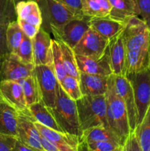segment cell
<instances>
[{"label": "cell", "mask_w": 150, "mask_h": 151, "mask_svg": "<svg viewBox=\"0 0 150 151\" xmlns=\"http://www.w3.org/2000/svg\"><path fill=\"white\" fill-rule=\"evenodd\" d=\"M149 69H150V41H149Z\"/></svg>", "instance_id": "ee69618b"}, {"label": "cell", "mask_w": 150, "mask_h": 151, "mask_svg": "<svg viewBox=\"0 0 150 151\" xmlns=\"http://www.w3.org/2000/svg\"><path fill=\"white\" fill-rule=\"evenodd\" d=\"M18 82L23 88L25 100L28 108L31 105L42 100L41 91L35 74L20 80Z\"/></svg>", "instance_id": "d4e9b609"}, {"label": "cell", "mask_w": 150, "mask_h": 151, "mask_svg": "<svg viewBox=\"0 0 150 151\" xmlns=\"http://www.w3.org/2000/svg\"><path fill=\"white\" fill-rule=\"evenodd\" d=\"M121 36L126 51L149 49L150 29L138 16H131L125 22Z\"/></svg>", "instance_id": "8992f818"}, {"label": "cell", "mask_w": 150, "mask_h": 151, "mask_svg": "<svg viewBox=\"0 0 150 151\" xmlns=\"http://www.w3.org/2000/svg\"><path fill=\"white\" fill-rule=\"evenodd\" d=\"M16 147L17 151H41L38 150V149L33 148V147L26 145L24 143H22L18 138L16 139Z\"/></svg>", "instance_id": "60d3db41"}, {"label": "cell", "mask_w": 150, "mask_h": 151, "mask_svg": "<svg viewBox=\"0 0 150 151\" xmlns=\"http://www.w3.org/2000/svg\"><path fill=\"white\" fill-rule=\"evenodd\" d=\"M57 41V40H56ZM60 46V51L63 58V66L67 75H71L74 78H76L79 81V71L78 69L77 63H76V55L74 50L71 48L69 45L63 43V41H57Z\"/></svg>", "instance_id": "484cf974"}, {"label": "cell", "mask_w": 150, "mask_h": 151, "mask_svg": "<svg viewBox=\"0 0 150 151\" xmlns=\"http://www.w3.org/2000/svg\"><path fill=\"white\" fill-rule=\"evenodd\" d=\"M60 84L66 94L75 101L82 97L79 87V81L76 78L67 75L60 81Z\"/></svg>", "instance_id": "f546056e"}, {"label": "cell", "mask_w": 150, "mask_h": 151, "mask_svg": "<svg viewBox=\"0 0 150 151\" xmlns=\"http://www.w3.org/2000/svg\"><path fill=\"white\" fill-rule=\"evenodd\" d=\"M52 46V66L58 82L60 83L67 75L62 58L61 51L58 42L55 39L51 40Z\"/></svg>", "instance_id": "f1b7e54d"}, {"label": "cell", "mask_w": 150, "mask_h": 151, "mask_svg": "<svg viewBox=\"0 0 150 151\" xmlns=\"http://www.w3.org/2000/svg\"><path fill=\"white\" fill-rule=\"evenodd\" d=\"M82 12L88 17L108 16L110 10L109 0H81Z\"/></svg>", "instance_id": "cb8c5ba5"}, {"label": "cell", "mask_w": 150, "mask_h": 151, "mask_svg": "<svg viewBox=\"0 0 150 151\" xmlns=\"http://www.w3.org/2000/svg\"><path fill=\"white\" fill-rule=\"evenodd\" d=\"M16 137L0 133V151H17L16 147Z\"/></svg>", "instance_id": "d590c367"}, {"label": "cell", "mask_w": 150, "mask_h": 151, "mask_svg": "<svg viewBox=\"0 0 150 151\" xmlns=\"http://www.w3.org/2000/svg\"><path fill=\"white\" fill-rule=\"evenodd\" d=\"M82 146L85 147V150L88 151H115L121 148L123 145L116 142L101 141L88 143L79 147Z\"/></svg>", "instance_id": "d6a6232c"}, {"label": "cell", "mask_w": 150, "mask_h": 151, "mask_svg": "<svg viewBox=\"0 0 150 151\" xmlns=\"http://www.w3.org/2000/svg\"><path fill=\"white\" fill-rule=\"evenodd\" d=\"M0 96L18 111L30 113L26 106L23 88L17 81L9 80L0 81Z\"/></svg>", "instance_id": "5bb4252c"}, {"label": "cell", "mask_w": 150, "mask_h": 151, "mask_svg": "<svg viewBox=\"0 0 150 151\" xmlns=\"http://www.w3.org/2000/svg\"><path fill=\"white\" fill-rule=\"evenodd\" d=\"M60 2L63 3L68 7L73 10L80 14H83L82 12V5H81V0H57Z\"/></svg>", "instance_id": "f35d334b"}, {"label": "cell", "mask_w": 150, "mask_h": 151, "mask_svg": "<svg viewBox=\"0 0 150 151\" xmlns=\"http://www.w3.org/2000/svg\"><path fill=\"white\" fill-rule=\"evenodd\" d=\"M6 36L9 52L16 54L24 36V33L19 26L17 20L10 22L7 25Z\"/></svg>", "instance_id": "4316f807"}, {"label": "cell", "mask_w": 150, "mask_h": 151, "mask_svg": "<svg viewBox=\"0 0 150 151\" xmlns=\"http://www.w3.org/2000/svg\"><path fill=\"white\" fill-rule=\"evenodd\" d=\"M101 141L116 142L123 145L120 139L110 129L103 125L92 127L84 130L79 137V146Z\"/></svg>", "instance_id": "44dd1931"}, {"label": "cell", "mask_w": 150, "mask_h": 151, "mask_svg": "<svg viewBox=\"0 0 150 151\" xmlns=\"http://www.w3.org/2000/svg\"><path fill=\"white\" fill-rule=\"evenodd\" d=\"M110 5L108 16L117 22L125 23L131 16H139L136 0H109Z\"/></svg>", "instance_id": "d6986e66"}, {"label": "cell", "mask_w": 150, "mask_h": 151, "mask_svg": "<svg viewBox=\"0 0 150 151\" xmlns=\"http://www.w3.org/2000/svg\"><path fill=\"white\" fill-rule=\"evenodd\" d=\"M16 20V5L10 0H0V25H8Z\"/></svg>", "instance_id": "4dcf8cb0"}, {"label": "cell", "mask_w": 150, "mask_h": 151, "mask_svg": "<svg viewBox=\"0 0 150 151\" xmlns=\"http://www.w3.org/2000/svg\"><path fill=\"white\" fill-rule=\"evenodd\" d=\"M18 116L19 111L0 96V133L17 138Z\"/></svg>", "instance_id": "ac0fdd59"}, {"label": "cell", "mask_w": 150, "mask_h": 151, "mask_svg": "<svg viewBox=\"0 0 150 151\" xmlns=\"http://www.w3.org/2000/svg\"><path fill=\"white\" fill-rule=\"evenodd\" d=\"M108 44V40L90 27L73 50L75 55L99 58L106 52Z\"/></svg>", "instance_id": "9c48e42d"}, {"label": "cell", "mask_w": 150, "mask_h": 151, "mask_svg": "<svg viewBox=\"0 0 150 151\" xmlns=\"http://www.w3.org/2000/svg\"><path fill=\"white\" fill-rule=\"evenodd\" d=\"M3 60H4V57L0 56V81H1V65H2Z\"/></svg>", "instance_id": "b9f144b4"}, {"label": "cell", "mask_w": 150, "mask_h": 151, "mask_svg": "<svg viewBox=\"0 0 150 151\" xmlns=\"http://www.w3.org/2000/svg\"><path fill=\"white\" fill-rule=\"evenodd\" d=\"M49 110L63 132L79 138L81 137L82 131L79 124L76 101L66 94L60 83L57 86L55 104Z\"/></svg>", "instance_id": "7a4b0ae2"}, {"label": "cell", "mask_w": 150, "mask_h": 151, "mask_svg": "<svg viewBox=\"0 0 150 151\" xmlns=\"http://www.w3.org/2000/svg\"><path fill=\"white\" fill-rule=\"evenodd\" d=\"M41 143L42 145V147L45 151H61L59 148H57L54 144L44 138V137L41 135Z\"/></svg>", "instance_id": "ab89813d"}, {"label": "cell", "mask_w": 150, "mask_h": 151, "mask_svg": "<svg viewBox=\"0 0 150 151\" xmlns=\"http://www.w3.org/2000/svg\"><path fill=\"white\" fill-rule=\"evenodd\" d=\"M125 76L132 86L137 109V127L141 123L150 106V69L147 67Z\"/></svg>", "instance_id": "5b68a950"}, {"label": "cell", "mask_w": 150, "mask_h": 151, "mask_svg": "<svg viewBox=\"0 0 150 151\" xmlns=\"http://www.w3.org/2000/svg\"><path fill=\"white\" fill-rule=\"evenodd\" d=\"M114 88L118 95L126 106L131 132L137 128V109L133 90L130 83L124 75H112Z\"/></svg>", "instance_id": "30bf717a"}, {"label": "cell", "mask_w": 150, "mask_h": 151, "mask_svg": "<svg viewBox=\"0 0 150 151\" xmlns=\"http://www.w3.org/2000/svg\"><path fill=\"white\" fill-rule=\"evenodd\" d=\"M7 27V25H0V56L1 57H4L10 53L7 47L6 36Z\"/></svg>", "instance_id": "74e56055"}, {"label": "cell", "mask_w": 150, "mask_h": 151, "mask_svg": "<svg viewBox=\"0 0 150 151\" xmlns=\"http://www.w3.org/2000/svg\"><path fill=\"white\" fill-rule=\"evenodd\" d=\"M135 131L142 151H150V106L144 119Z\"/></svg>", "instance_id": "83f0119b"}, {"label": "cell", "mask_w": 150, "mask_h": 151, "mask_svg": "<svg viewBox=\"0 0 150 151\" xmlns=\"http://www.w3.org/2000/svg\"><path fill=\"white\" fill-rule=\"evenodd\" d=\"M112 75L108 78L107 90L105 94L107 124L109 128L120 139L124 144L131 133V129L126 106L122 99L118 95L115 90Z\"/></svg>", "instance_id": "6da1fadb"}, {"label": "cell", "mask_w": 150, "mask_h": 151, "mask_svg": "<svg viewBox=\"0 0 150 151\" xmlns=\"http://www.w3.org/2000/svg\"><path fill=\"white\" fill-rule=\"evenodd\" d=\"M35 75L39 86L42 101L47 108L51 109L57 97V79L52 66L47 65L35 66Z\"/></svg>", "instance_id": "ba28073f"}, {"label": "cell", "mask_w": 150, "mask_h": 151, "mask_svg": "<svg viewBox=\"0 0 150 151\" xmlns=\"http://www.w3.org/2000/svg\"><path fill=\"white\" fill-rule=\"evenodd\" d=\"M86 151H88V150H86ZM115 151H123V146H122V147H121V148L118 149V150H115Z\"/></svg>", "instance_id": "f6af8a7d"}, {"label": "cell", "mask_w": 150, "mask_h": 151, "mask_svg": "<svg viewBox=\"0 0 150 151\" xmlns=\"http://www.w3.org/2000/svg\"><path fill=\"white\" fill-rule=\"evenodd\" d=\"M90 25L91 28L108 41L120 33L124 27V23L113 20L109 16L91 18Z\"/></svg>", "instance_id": "ffe728a7"}, {"label": "cell", "mask_w": 150, "mask_h": 151, "mask_svg": "<svg viewBox=\"0 0 150 151\" xmlns=\"http://www.w3.org/2000/svg\"><path fill=\"white\" fill-rule=\"evenodd\" d=\"M76 59L79 73L102 76H110L113 74L108 47L104 55L99 58H93L76 55Z\"/></svg>", "instance_id": "9a60e30c"}, {"label": "cell", "mask_w": 150, "mask_h": 151, "mask_svg": "<svg viewBox=\"0 0 150 151\" xmlns=\"http://www.w3.org/2000/svg\"><path fill=\"white\" fill-rule=\"evenodd\" d=\"M28 109L35 122H38V123L54 131L63 132V130L60 128V127L54 119L53 115L51 114L49 109L46 106L42 100L31 105Z\"/></svg>", "instance_id": "603a6c76"}, {"label": "cell", "mask_w": 150, "mask_h": 151, "mask_svg": "<svg viewBox=\"0 0 150 151\" xmlns=\"http://www.w3.org/2000/svg\"><path fill=\"white\" fill-rule=\"evenodd\" d=\"M108 50L113 74L124 75L126 49L122 39L121 32L109 41Z\"/></svg>", "instance_id": "2e32d148"}, {"label": "cell", "mask_w": 150, "mask_h": 151, "mask_svg": "<svg viewBox=\"0 0 150 151\" xmlns=\"http://www.w3.org/2000/svg\"><path fill=\"white\" fill-rule=\"evenodd\" d=\"M10 1H12V2L13 3V4H15V5H16V4H17V3H19V1H26V0H10Z\"/></svg>", "instance_id": "7bdbcfd3"}, {"label": "cell", "mask_w": 150, "mask_h": 151, "mask_svg": "<svg viewBox=\"0 0 150 151\" xmlns=\"http://www.w3.org/2000/svg\"><path fill=\"white\" fill-rule=\"evenodd\" d=\"M35 125L42 137L51 142L61 151H79V137L64 132L54 131L38 122H35Z\"/></svg>", "instance_id": "7c38bea8"}, {"label": "cell", "mask_w": 150, "mask_h": 151, "mask_svg": "<svg viewBox=\"0 0 150 151\" xmlns=\"http://www.w3.org/2000/svg\"><path fill=\"white\" fill-rule=\"evenodd\" d=\"M123 151H142L135 131L131 132L124 141Z\"/></svg>", "instance_id": "e575fe53"}, {"label": "cell", "mask_w": 150, "mask_h": 151, "mask_svg": "<svg viewBox=\"0 0 150 151\" xmlns=\"http://www.w3.org/2000/svg\"><path fill=\"white\" fill-rule=\"evenodd\" d=\"M35 74V65L22 61L14 53H9L4 57L1 70V81H19Z\"/></svg>", "instance_id": "8fae6325"}, {"label": "cell", "mask_w": 150, "mask_h": 151, "mask_svg": "<svg viewBox=\"0 0 150 151\" xmlns=\"http://www.w3.org/2000/svg\"><path fill=\"white\" fill-rule=\"evenodd\" d=\"M17 19H21L29 24L41 27L42 16L38 3L35 0L19 1L16 4Z\"/></svg>", "instance_id": "7402d4cb"}, {"label": "cell", "mask_w": 150, "mask_h": 151, "mask_svg": "<svg viewBox=\"0 0 150 151\" xmlns=\"http://www.w3.org/2000/svg\"><path fill=\"white\" fill-rule=\"evenodd\" d=\"M139 16L150 29V0H136Z\"/></svg>", "instance_id": "836d02e7"}, {"label": "cell", "mask_w": 150, "mask_h": 151, "mask_svg": "<svg viewBox=\"0 0 150 151\" xmlns=\"http://www.w3.org/2000/svg\"><path fill=\"white\" fill-rule=\"evenodd\" d=\"M16 54L24 63L34 64L33 47H32V39L24 35Z\"/></svg>", "instance_id": "1f68e13d"}, {"label": "cell", "mask_w": 150, "mask_h": 151, "mask_svg": "<svg viewBox=\"0 0 150 151\" xmlns=\"http://www.w3.org/2000/svg\"><path fill=\"white\" fill-rule=\"evenodd\" d=\"M51 40L49 32L41 27L38 33L32 39L35 66L47 65L52 66Z\"/></svg>", "instance_id": "4fadbf2b"}, {"label": "cell", "mask_w": 150, "mask_h": 151, "mask_svg": "<svg viewBox=\"0 0 150 151\" xmlns=\"http://www.w3.org/2000/svg\"><path fill=\"white\" fill-rule=\"evenodd\" d=\"M40 7L42 16L41 27L46 32L51 33L52 27H58L69 21L83 17L60 2L57 0H35Z\"/></svg>", "instance_id": "277c9868"}, {"label": "cell", "mask_w": 150, "mask_h": 151, "mask_svg": "<svg viewBox=\"0 0 150 151\" xmlns=\"http://www.w3.org/2000/svg\"><path fill=\"white\" fill-rule=\"evenodd\" d=\"M109 76L80 73L79 87L82 96L104 95L108 85Z\"/></svg>", "instance_id": "e0dca14e"}, {"label": "cell", "mask_w": 150, "mask_h": 151, "mask_svg": "<svg viewBox=\"0 0 150 151\" xmlns=\"http://www.w3.org/2000/svg\"><path fill=\"white\" fill-rule=\"evenodd\" d=\"M78 116L82 131L103 125L109 128L107 120L105 94L82 96L76 101Z\"/></svg>", "instance_id": "3957f363"}, {"label": "cell", "mask_w": 150, "mask_h": 151, "mask_svg": "<svg viewBox=\"0 0 150 151\" xmlns=\"http://www.w3.org/2000/svg\"><path fill=\"white\" fill-rule=\"evenodd\" d=\"M17 22H19V26L21 28L24 35H26V36L29 37L31 39H33L34 37L38 33L40 27H38L35 26L32 24H29L28 22H25V21L21 20V19H17Z\"/></svg>", "instance_id": "8d00e7d4"}, {"label": "cell", "mask_w": 150, "mask_h": 151, "mask_svg": "<svg viewBox=\"0 0 150 151\" xmlns=\"http://www.w3.org/2000/svg\"><path fill=\"white\" fill-rule=\"evenodd\" d=\"M91 19L84 16L82 18L72 19L62 26L51 28V33L53 34L54 39L63 41L73 49L91 27Z\"/></svg>", "instance_id": "52a82bcc"}]
</instances>
